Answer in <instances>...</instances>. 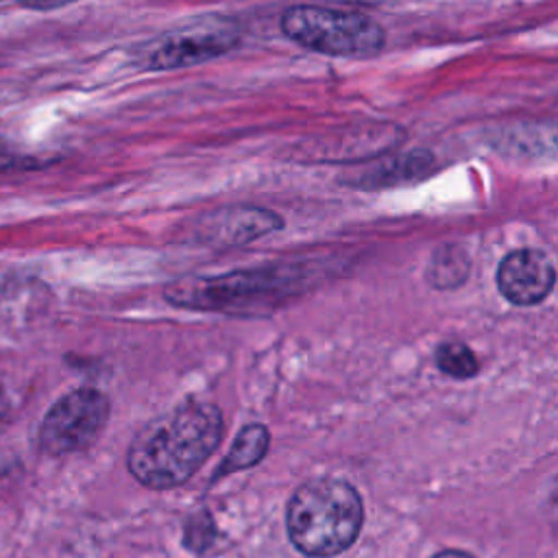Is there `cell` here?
<instances>
[{"label": "cell", "mask_w": 558, "mask_h": 558, "mask_svg": "<svg viewBox=\"0 0 558 558\" xmlns=\"http://www.w3.org/2000/svg\"><path fill=\"white\" fill-rule=\"evenodd\" d=\"M281 31L294 44L342 59L375 57L386 41L379 22L368 15L314 4H296L283 11Z\"/></svg>", "instance_id": "3"}, {"label": "cell", "mask_w": 558, "mask_h": 558, "mask_svg": "<svg viewBox=\"0 0 558 558\" xmlns=\"http://www.w3.org/2000/svg\"><path fill=\"white\" fill-rule=\"evenodd\" d=\"M279 227V216L259 207H229L209 216L207 220L209 238H218L227 244L248 242Z\"/></svg>", "instance_id": "10"}, {"label": "cell", "mask_w": 558, "mask_h": 558, "mask_svg": "<svg viewBox=\"0 0 558 558\" xmlns=\"http://www.w3.org/2000/svg\"><path fill=\"white\" fill-rule=\"evenodd\" d=\"M279 275L268 270H246L233 275H220L211 279H194L190 286H170L166 299L183 307H207V310H229L233 305H255L268 301L277 290H283Z\"/></svg>", "instance_id": "6"}, {"label": "cell", "mask_w": 558, "mask_h": 558, "mask_svg": "<svg viewBox=\"0 0 558 558\" xmlns=\"http://www.w3.org/2000/svg\"><path fill=\"white\" fill-rule=\"evenodd\" d=\"M107 418V397L94 388H78L48 410L39 427V445L50 456L81 451L100 436Z\"/></svg>", "instance_id": "5"}, {"label": "cell", "mask_w": 558, "mask_h": 558, "mask_svg": "<svg viewBox=\"0 0 558 558\" xmlns=\"http://www.w3.org/2000/svg\"><path fill=\"white\" fill-rule=\"evenodd\" d=\"M268 442H270V434L264 425L251 423V425L242 427L240 434L235 436L227 458L222 460L220 469L216 471V477H220L222 473H235V471L257 464L266 456Z\"/></svg>", "instance_id": "11"}, {"label": "cell", "mask_w": 558, "mask_h": 558, "mask_svg": "<svg viewBox=\"0 0 558 558\" xmlns=\"http://www.w3.org/2000/svg\"><path fill=\"white\" fill-rule=\"evenodd\" d=\"M432 558H473V556H469L464 551H458V549H445V551H440V554H436Z\"/></svg>", "instance_id": "16"}, {"label": "cell", "mask_w": 558, "mask_h": 558, "mask_svg": "<svg viewBox=\"0 0 558 558\" xmlns=\"http://www.w3.org/2000/svg\"><path fill=\"white\" fill-rule=\"evenodd\" d=\"M0 2H4V0H0Z\"/></svg>", "instance_id": "17"}, {"label": "cell", "mask_w": 558, "mask_h": 558, "mask_svg": "<svg viewBox=\"0 0 558 558\" xmlns=\"http://www.w3.org/2000/svg\"><path fill=\"white\" fill-rule=\"evenodd\" d=\"M401 131L392 124H364L349 126L342 133H327L310 142L312 159L318 161H349V159H368L390 150Z\"/></svg>", "instance_id": "8"}, {"label": "cell", "mask_w": 558, "mask_h": 558, "mask_svg": "<svg viewBox=\"0 0 558 558\" xmlns=\"http://www.w3.org/2000/svg\"><path fill=\"white\" fill-rule=\"evenodd\" d=\"M72 2H76V0H22L24 7L35 9V11H52V9L72 4Z\"/></svg>", "instance_id": "15"}, {"label": "cell", "mask_w": 558, "mask_h": 558, "mask_svg": "<svg viewBox=\"0 0 558 558\" xmlns=\"http://www.w3.org/2000/svg\"><path fill=\"white\" fill-rule=\"evenodd\" d=\"M220 438V410L214 403L190 399L135 434L126 464L142 486L153 490L174 488L203 466Z\"/></svg>", "instance_id": "1"}, {"label": "cell", "mask_w": 558, "mask_h": 558, "mask_svg": "<svg viewBox=\"0 0 558 558\" xmlns=\"http://www.w3.org/2000/svg\"><path fill=\"white\" fill-rule=\"evenodd\" d=\"M556 281L551 259L538 248H517L508 253L497 268V286L514 305H534L543 301Z\"/></svg>", "instance_id": "7"}, {"label": "cell", "mask_w": 558, "mask_h": 558, "mask_svg": "<svg viewBox=\"0 0 558 558\" xmlns=\"http://www.w3.org/2000/svg\"><path fill=\"white\" fill-rule=\"evenodd\" d=\"M364 521L360 493L336 477L301 484L286 510V527L292 545L312 558H329L349 549Z\"/></svg>", "instance_id": "2"}, {"label": "cell", "mask_w": 558, "mask_h": 558, "mask_svg": "<svg viewBox=\"0 0 558 558\" xmlns=\"http://www.w3.org/2000/svg\"><path fill=\"white\" fill-rule=\"evenodd\" d=\"M24 161L22 155H17L9 144L0 142V170H11V168H17V163Z\"/></svg>", "instance_id": "14"}, {"label": "cell", "mask_w": 558, "mask_h": 558, "mask_svg": "<svg viewBox=\"0 0 558 558\" xmlns=\"http://www.w3.org/2000/svg\"><path fill=\"white\" fill-rule=\"evenodd\" d=\"M434 168H436V157L429 150L414 148L401 155L379 157L373 166L355 172V177L351 179V185L366 187V190L405 185V183H414L429 177Z\"/></svg>", "instance_id": "9"}, {"label": "cell", "mask_w": 558, "mask_h": 558, "mask_svg": "<svg viewBox=\"0 0 558 558\" xmlns=\"http://www.w3.org/2000/svg\"><path fill=\"white\" fill-rule=\"evenodd\" d=\"M436 366L445 375L456 377V379L473 377L480 371V362H477L475 353L464 342H458V340L442 342L436 349Z\"/></svg>", "instance_id": "13"}, {"label": "cell", "mask_w": 558, "mask_h": 558, "mask_svg": "<svg viewBox=\"0 0 558 558\" xmlns=\"http://www.w3.org/2000/svg\"><path fill=\"white\" fill-rule=\"evenodd\" d=\"M466 275H469V259L464 251L458 246L438 248L427 268V279L438 290H449L460 286L466 279Z\"/></svg>", "instance_id": "12"}, {"label": "cell", "mask_w": 558, "mask_h": 558, "mask_svg": "<svg viewBox=\"0 0 558 558\" xmlns=\"http://www.w3.org/2000/svg\"><path fill=\"white\" fill-rule=\"evenodd\" d=\"M240 39L233 20L203 15L144 44L137 50V63L146 70H181L231 52Z\"/></svg>", "instance_id": "4"}]
</instances>
